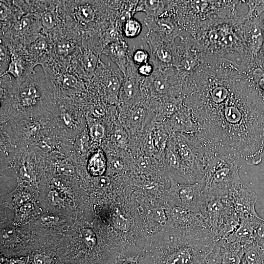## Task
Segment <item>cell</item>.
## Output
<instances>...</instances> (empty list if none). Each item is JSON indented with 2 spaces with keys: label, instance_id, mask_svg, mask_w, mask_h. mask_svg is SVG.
I'll list each match as a JSON object with an SVG mask.
<instances>
[{
  "label": "cell",
  "instance_id": "cell-1",
  "mask_svg": "<svg viewBox=\"0 0 264 264\" xmlns=\"http://www.w3.org/2000/svg\"><path fill=\"white\" fill-rule=\"evenodd\" d=\"M182 103L203 144L236 154L249 165L264 154V97L239 64L211 57L186 77Z\"/></svg>",
  "mask_w": 264,
  "mask_h": 264
},
{
  "label": "cell",
  "instance_id": "cell-2",
  "mask_svg": "<svg viewBox=\"0 0 264 264\" xmlns=\"http://www.w3.org/2000/svg\"><path fill=\"white\" fill-rule=\"evenodd\" d=\"M218 240L209 229L166 227L148 240L141 264H205Z\"/></svg>",
  "mask_w": 264,
  "mask_h": 264
},
{
  "label": "cell",
  "instance_id": "cell-3",
  "mask_svg": "<svg viewBox=\"0 0 264 264\" xmlns=\"http://www.w3.org/2000/svg\"><path fill=\"white\" fill-rule=\"evenodd\" d=\"M239 4L240 0H170L165 15L194 37L211 25L234 21Z\"/></svg>",
  "mask_w": 264,
  "mask_h": 264
},
{
  "label": "cell",
  "instance_id": "cell-4",
  "mask_svg": "<svg viewBox=\"0 0 264 264\" xmlns=\"http://www.w3.org/2000/svg\"><path fill=\"white\" fill-rule=\"evenodd\" d=\"M204 193L215 196L232 194L243 183L239 176L240 158L223 149L205 146Z\"/></svg>",
  "mask_w": 264,
  "mask_h": 264
},
{
  "label": "cell",
  "instance_id": "cell-5",
  "mask_svg": "<svg viewBox=\"0 0 264 264\" xmlns=\"http://www.w3.org/2000/svg\"><path fill=\"white\" fill-rule=\"evenodd\" d=\"M52 90L44 75L34 70L11 93L5 110L19 111L27 115H38L44 113L51 106Z\"/></svg>",
  "mask_w": 264,
  "mask_h": 264
},
{
  "label": "cell",
  "instance_id": "cell-6",
  "mask_svg": "<svg viewBox=\"0 0 264 264\" xmlns=\"http://www.w3.org/2000/svg\"><path fill=\"white\" fill-rule=\"evenodd\" d=\"M235 22H223L210 25L193 39L205 53L210 55L222 57L227 53H238L240 42L236 31Z\"/></svg>",
  "mask_w": 264,
  "mask_h": 264
},
{
  "label": "cell",
  "instance_id": "cell-7",
  "mask_svg": "<svg viewBox=\"0 0 264 264\" xmlns=\"http://www.w3.org/2000/svg\"><path fill=\"white\" fill-rule=\"evenodd\" d=\"M262 17L245 19L238 16L235 26L240 42L238 52L241 61L239 65L244 67L261 59H264V35Z\"/></svg>",
  "mask_w": 264,
  "mask_h": 264
},
{
  "label": "cell",
  "instance_id": "cell-8",
  "mask_svg": "<svg viewBox=\"0 0 264 264\" xmlns=\"http://www.w3.org/2000/svg\"><path fill=\"white\" fill-rule=\"evenodd\" d=\"M188 75L176 67L154 69L151 76L145 78L142 89L147 97L161 101L182 99L183 85Z\"/></svg>",
  "mask_w": 264,
  "mask_h": 264
},
{
  "label": "cell",
  "instance_id": "cell-9",
  "mask_svg": "<svg viewBox=\"0 0 264 264\" xmlns=\"http://www.w3.org/2000/svg\"><path fill=\"white\" fill-rule=\"evenodd\" d=\"M170 182V187L164 189L162 192L163 200L170 206L181 207L194 212H200L205 200V181L203 176L189 184L179 183L173 177H171Z\"/></svg>",
  "mask_w": 264,
  "mask_h": 264
},
{
  "label": "cell",
  "instance_id": "cell-10",
  "mask_svg": "<svg viewBox=\"0 0 264 264\" xmlns=\"http://www.w3.org/2000/svg\"><path fill=\"white\" fill-rule=\"evenodd\" d=\"M200 213L215 235L225 221L235 213L231 196L205 194L204 203Z\"/></svg>",
  "mask_w": 264,
  "mask_h": 264
},
{
  "label": "cell",
  "instance_id": "cell-11",
  "mask_svg": "<svg viewBox=\"0 0 264 264\" xmlns=\"http://www.w3.org/2000/svg\"><path fill=\"white\" fill-rule=\"evenodd\" d=\"M144 79V77L138 74L137 67L131 56L119 92V107L131 106L147 98L142 89Z\"/></svg>",
  "mask_w": 264,
  "mask_h": 264
},
{
  "label": "cell",
  "instance_id": "cell-12",
  "mask_svg": "<svg viewBox=\"0 0 264 264\" xmlns=\"http://www.w3.org/2000/svg\"><path fill=\"white\" fill-rule=\"evenodd\" d=\"M124 76L120 70L110 63L105 64L99 60L92 80L102 87L107 101L111 105H118L119 92Z\"/></svg>",
  "mask_w": 264,
  "mask_h": 264
},
{
  "label": "cell",
  "instance_id": "cell-13",
  "mask_svg": "<svg viewBox=\"0 0 264 264\" xmlns=\"http://www.w3.org/2000/svg\"><path fill=\"white\" fill-rule=\"evenodd\" d=\"M143 22L148 31L141 38L143 42L154 40L175 42L184 31L175 20L169 16L162 15L157 18L146 17L143 19Z\"/></svg>",
  "mask_w": 264,
  "mask_h": 264
},
{
  "label": "cell",
  "instance_id": "cell-14",
  "mask_svg": "<svg viewBox=\"0 0 264 264\" xmlns=\"http://www.w3.org/2000/svg\"><path fill=\"white\" fill-rule=\"evenodd\" d=\"M167 214L168 222L166 227L177 229L207 228L211 230L200 213L168 204Z\"/></svg>",
  "mask_w": 264,
  "mask_h": 264
},
{
  "label": "cell",
  "instance_id": "cell-15",
  "mask_svg": "<svg viewBox=\"0 0 264 264\" xmlns=\"http://www.w3.org/2000/svg\"><path fill=\"white\" fill-rule=\"evenodd\" d=\"M149 46L150 60L154 69L176 67L177 63V44L154 40L145 42Z\"/></svg>",
  "mask_w": 264,
  "mask_h": 264
},
{
  "label": "cell",
  "instance_id": "cell-16",
  "mask_svg": "<svg viewBox=\"0 0 264 264\" xmlns=\"http://www.w3.org/2000/svg\"><path fill=\"white\" fill-rule=\"evenodd\" d=\"M161 123L170 136L176 133L193 135L197 132V126L192 113L183 103L176 112Z\"/></svg>",
  "mask_w": 264,
  "mask_h": 264
},
{
  "label": "cell",
  "instance_id": "cell-17",
  "mask_svg": "<svg viewBox=\"0 0 264 264\" xmlns=\"http://www.w3.org/2000/svg\"><path fill=\"white\" fill-rule=\"evenodd\" d=\"M234 210L240 220L251 216H259L255 210L257 195L243 184L230 195Z\"/></svg>",
  "mask_w": 264,
  "mask_h": 264
},
{
  "label": "cell",
  "instance_id": "cell-18",
  "mask_svg": "<svg viewBox=\"0 0 264 264\" xmlns=\"http://www.w3.org/2000/svg\"><path fill=\"white\" fill-rule=\"evenodd\" d=\"M102 54L110 58L124 76L131 56L125 39L109 44L105 46Z\"/></svg>",
  "mask_w": 264,
  "mask_h": 264
},
{
  "label": "cell",
  "instance_id": "cell-19",
  "mask_svg": "<svg viewBox=\"0 0 264 264\" xmlns=\"http://www.w3.org/2000/svg\"><path fill=\"white\" fill-rule=\"evenodd\" d=\"M37 21L33 16L28 15L16 22L9 29V34L13 40L16 42L24 40L26 43L33 41L29 37L33 34H37L39 30Z\"/></svg>",
  "mask_w": 264,
  "mask_h": 264
},
{
  "label": "cell",
  "instance_id": "cell-20",
  "mask_svg": "<svg viewBox=\"0 0 264 264\" xmlns=\"http://www.w3.org/2000/svg\"><path fill=\"white\" fill-rule=\"evenodd\" d=\"M221 264H241L244 253V246L237 241L218 240Z\"/></svg>",
  "mask_w": 264,
  "mask_h": 264
},
{
  "label": "cell",
  "instance_id": "cell-21",
  "mask_svg": "<svg viewBox=\"0 0 264 264\" xmlns=\"http://www.w3.org/2000/svg\"><path fill=\"white\" fill-rule=\"evenodd\" d=\"M101 55L85 46L80 55V66L85 77L91 79L97 68Z\"/></svg>",
  "mask_w": 264,
  "mask_h": 264
},
{
  "label": "cell",
  "instance_id": "cell-22",
  "mask_svg": "<svg viewBox=\"0 0 264 264\" xmlns=\"http://www.w3.org/2000/svg\"><path fill=\"white\" fill-rule=\"evenodd\" d=\"M170 0H139L136 8V13H144L147 17L157 18L163 15L167 10Z\"/></svg>",
  "mask_w": 264,
  "mask_h": 264
},
{
  "label": "cell",
  "instance_id": "cell-23",
  "mask_svg": "<svg viewBox=\"0 0 264 264\" xmlns=\"http://www.w3.org/2000/svg\"><path fill=\"white\" fill-rule=\"evenodd\" d=\"M144 254L143 249L132 245L123 247L117 254L113 264H141Z\"/></svg>",
  "mask_w": 264,
  "mask_h": 264
},
{
  "label": "cell",
  "instance_id": "cell-24",
  "mask_svg": "<svg viewBox=\"0 0 264 264\" xmlns=\"http://www.w3.org/2000/svg\"><path fill=\"white\" fill-rule=\"evenodd\" d=\"M242 70L264 97V59L256 61Z\"/></svg>",
  "mask_w": 264,
  "mask_h": 264
},
{
  "label": "cell",
  "instance_id": "cell-25",
  "mask_svg": "<svg viewBox=\"0 0 264 264\" xmlns=\"http://www.w3.org/2000/svg\"><path fill=\"white\" fill-rule=\"evenodd\" d=\"M108 167V159L103 151L98 149L93 152L88 160L87 168L88 173L93 176H102Z\"/></svg>",
  "mask_w": 264,
  "mask_h": 264
},
{
  "label": "cell",
  "instance_id": "cell-26",
  "mask_svg": "<svg viewBox=\"0 0 264 264\" xmlns=\"http://www.w3.org/2000/svg\"><path fill=\"white\" fill-rule=\"evenodd\" d=\"M242 264H264V249L253 242L245 247Z\"/></svg>",
  "mask_w": 264,
  "mask_h": 264
},
{
  "label": "cell",
  "instance_id": "cell-27",
  "mask_svg": "<svg viewBox=\"0 0 264 264\" xmlns=\"http://www.w3.org/2000/svg\"><path fill=\"white\" fill-rule=\"evenodd\" d=\"M142 30V23L133 17L128 20L124 23L122 29L124 37L130 39L138 36Z\"/></svg>",
  "mask_w": 264,
  "mask_h": 264
},
{
  "label": "cell",
  "instance_id": "cell-28",
  "mask_svg": "<svg viewBox=\"0 0 264 264\" xmlns=\"http://www.w3.org/2000/svg\"><path fill=\"white\" fill-rule=\"evenodd\" d=\"M248 10L246 14L242 15L245 19L258 18L264 12V0H243Z\"/></svg>",
  "mask_w": 264,
  "mask_h": 264
},
{
  "label": "cell",
  "instance_id": "cell-29",
  "mask_svg": "<svg viewBox=\"0 0 264 264\" xmlns=\"http://www.w3.org/2000/svg\"><path fill=\"white\" fill-rule=\"evenodd\" d=\"M154 161H152L149 155L146 154L138 155L134 161L135 169L143 175L151 173L154 167Z\"/></svg>",
  "mask_w": 264,
  "mask_h": 264
},
{
  "label": "cell",
  "instance_id": "cell-30",
  "mask_svg": "<svg viewBox=\"0 0 264 264\" xmlns=\"http://www.w3.org/2000/svg\"><path fill=\"white\" fill-rule=\"evenodd\" d=\"M131 59L134 65L139 66L149 63L150 60V55L149 52L143 46L138 48H136L134 46L131 54Z\"/></svg>",
  "mask_w": 264,
  "mask_h": 264
},
{
  "label": "cell",
  "instance_id": "cell-31",
  "mask_svg": "<svg viewBox=\"0 0 264 264\" xmlns=\"http://www.w3.org/2000/svg\"><path fill=\"white\" fill-rule=\"evenodd\" d=\"M0 76L3 75L8 69L11 60V54L9 49L2 42L0 47Z\"/></svg>",
  "mask_w": 264,
  "mask_h": 264
},
{
  "label": "cell",
  "instance_id": "cell-32",
  "mask_svg": "<svg viewBox=\"0 0 264 264\" xmlns=\"http://www.w3.org/2000/svg\"><path fill=\"white\" fill-rule=\"evenodd\" d=\"M127 132L122 127H117L111 136V141L119 147H125L128 143Z\"/></svg>",
  "mask_w": 264,
  "mask_h": 264
},
{
  "label": "cell",
  "instance_id": "cell-33",
  "mask_svg": "<svg viewBox=\"0 0 264 264\" xmlns=\"http://www.w3.org/2000/svg\"><path fill=\"white\" fill-rule=\"evenodd\" d=\"M89 134L93 142L100 143L105 135L104 127L100 123L93 122L89 126Z\"/></svg>",
  "mask_w": 264,
  "mask_h": 264
},
{
  "label": "cell",
  "instance_id": "cell-34",
  "mask_svg": "<svg viewBox=\"0 0 264 264\" xmlns=\"http://www.w3.org/2000/svg\"><path fill=\"white\" fill-rule=\"evenodd\" d=\"M41 21L42 26L47 30L53 29L57 24L56 16L52 11L44 12L41 16Z\"/></svg>",
  "mask_w": 264,
  "mask_h": 264
},
{
  "label": "cell",
  "instance_id": "cell-35",
  "mask_svg": "<svg viewBox=\"0 0 264 264\" xmlns=\"http://www.w3.org/2000/svg\"><path fill=\"white\" fill-rule=\"evenodd\" d=\"M255 242L264 249V220L262 219L254 229Z\"/></svg>",
  "mask_w": 264,
  "mask_h": 264
},
{
  "label": "cell",
  "instance_id": "cell-36",
  "mask_svg": "<svg viewBox=\"0 0 264 264\" xmlns=\"http://www.w3.org/2000/svg\"><path fill=\"white\" fill-rule=\"evenodd\" d=\"M82 236L85 244L89 248L93 247L96 244V237L94 232L90 229L83 230Z\"/></svg>",
  "mask_w": 264,
  "mask_h": 264
},
{
  "label": "cell",
  "instance_id": "cell-37",
  "mask_svg": "<svg viewBox=\"0 0 264 264\" xmlns=\"http://www.w3.org/2000/svg\"><path fill=\"white\" fill-rule=\"evenodd\" d=\"M108 167L111 171L118 173L122 171L124 168V163L123 159L116 156H111L108 160Z\"/></svg>",
  "mask_w": 264,
  "mask_h": 264
},
{
  "label": "cell",
  "instance_id": "cell-38",
  "mask_svg": "<svg viewBox=\"0 0 264 264\" xmlns=\"http://www.w3.org/2000/svg\"><path fill=\"white\" fill-rule=\"evenodd\" d=\"M62 85L66 88H76L78 87L79 82L75 76L70 74H66L62 79Z\"/></svg>",
  "mask_w": 264,
  "mask_h": 264
},
{
  "label": "cell",
  "instance_id": "cell-39",
  "mask_svg": "<svg viewBox=\"0 0 264 264\" xmlns=\"http://www.w3.org/2000/svg\"><path fill=\"white\" fill-rule=\"evenodd\" d=\"M137 69L138 74L144 78L151 76L154 70L153 65L149 62L139 66Z\"/></svg>",
  "mask_w": 264,
  "mask_h": 264
},
{
  "label": "cell",
  "instance_id": "cell-40",
  "mask_svg": "<svg viewBox=\"0 0 264 264\" xmlns=\"http://www.w3.org/2000/svg\"><path fill=\"white\" fill-rule=\"evenodd\" d=\"M57 170L59 173L65 175H71L74 173L72 165L66 162L60 163L57 166Z\"/></svg>",
  "mask_w": 264,
  "mask_h": 264
},
{
  "label": "cell",
  "instance_id": "cell-41",
  "mask_svg": "<svg viewBox=\"0 0 264 264\" xmlns=\"http://www.w3.org/2000/svg\"><path fill=\"white\" fill-rule=\"evenodd\" d=\"M47 199L50 204L54 206L60 204L62 201L59 193L55 190L49 191L47 195Z\"/></svg>",
  "mask_w": 264,
  "mask_h": 264
},
{
  "label": "cell",
  "instance_id": "cell-42",
  "mask_svg": "<svg viewBox=\"0 0 264 264\" xmlns=\"http://www.w3.org/2000/svg\"><path fill=\"white\" fill-rule=\"evenodd\" d=\"M59 217L53 214H45L42 216L41 220L45 224H50L58 221Z\"/></svg>",
  "mask_w": 264,
  "mask_h": 264
},
{
  "label": "cell",
  "instance_id": "cell-43",
  "mask_svg": "<svg viewBox=\"0 0 264 264\" xmlns=\"http://www.w3.org/2000/svg\"><path fill=\"white\" fill-rule=\"evenodd\" d=\"M71 44L67 42H60L57 44V49L59 53L65 54L71 50Z\"/></svg>",
  "mask_w": 264,
  "mask_h": 264
},
{
  "label": "cell",
  "instance_id": "cell-44",
  "mask_svg": "<svg viewBox=\"0 0 264 264\" xmlns=\"http://www.w3.org/2000/svg\"><path fill=\"white\" fill-rule=\"evenodd\" d=\"M35 264H45L44 258L41 255H36L34 258Z\"/></svg>",
  "mask_w": 264,
  "mask_h": 264
},
{
  "label": "cell",
  "instance_id": "cell-45",
  "mask_svg": "<svg viewBox=\"0 0 264 264\" xmlns=\"http://www.w3.org/2000/svg\"><path fill=\"white\" fill-rule=\"evenodd\" d=\"M32 208V205L30 203H26L23 205L21 208V212L23 214L29 211Z\"/></svg>",
  "mask_w": 264,
  "mask_h": 264
},
{
  "label": "cell",
  "instance_id": "cell-46",
  "mask_svg": "<svg viewBox=\"0 0 264 264\" xmlns=\"http://www.w3.org/2000/svg\"><path fill=\"white\" fill-rule=\"evenodd\" d=\"M52 184L58 188H64V183L62 181H60L57 179H54L52 181Z\"/></svg>",
  "mask_w": 264,
  "mask_h": 264
},
{
  "label": "cell",
  "instance_id": "cell-47",
  "mask_svg": "<svg viewBox=\"0 0 264 264\" xmlns=\"http://www.w3.org/2000/svg\"><path fill=\"white\" fill-rule=\"evenodd\" d=\"M10 264H23V262L18 259H12L10 261Z\"/></svg>",
  "mask_w": 264,
  "mask_h": 264
},
{
  "label": "cell",
  "instance_id": "cell-48",
  "mask_svg": "<svg viewBox=\"0 0 264 264\" xmlns=\"http://www.w3.org/2000/svg\"><path fill=\"white\" fill-rule=\"evenodd\" d=\"M262 28H263V31L264 35V20H263Z\"/></svg>",
  "mask_w": 264,
  "mask_h": 264
},
{
  "label": "cell",
  "instance_id": "cell-49",
  "mask_svg": "<svg viewBox=\"0 0 264 264\" xmlns=\"http://www.w3.org/2000/svg\"><path fill=\"white\" fill-rule=\"evenodd\" d=\"M263 57H264V51H263Z\"/></svg>",
  "mask_w": 264,
  "mask_h": 264
},
{
  "label": "cell",
  "instance_id": "cell-50",
  "mask_svg": "<svg viewBox=\"0 0 264 264\" xmlns=\"http://www.w3.org/2000/svg\"><path fill=\"white\" fill-rule=\"evenodd\" d=\"M241 264H242V263H241Z\"/></svg>",
  "mask_w": 264,
  "mask_h": 264
}]
</instances>
